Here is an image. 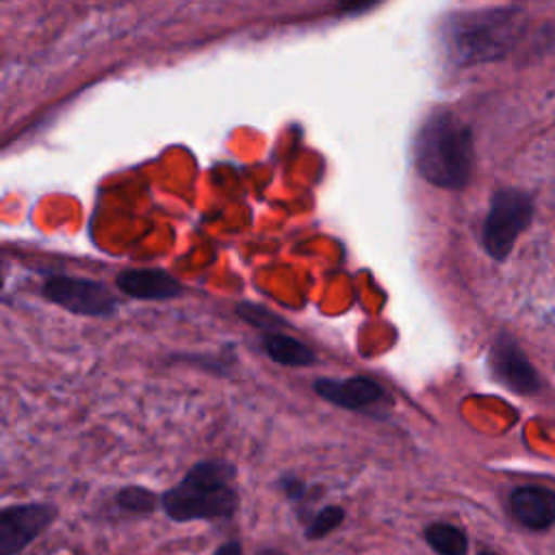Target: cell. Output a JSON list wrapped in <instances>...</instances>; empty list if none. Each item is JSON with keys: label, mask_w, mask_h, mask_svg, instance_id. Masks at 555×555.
Segmentation results:
<instances>
[{"label": "cell", "mask_w": 555, "mask_h": 555, "mask_svg": "<svg viewBox=\"0 0 555 555\" xmlns=\"http://www.w3.org/2000/svg\"><path fill=\"white\" fill-rule=\"evenodd\" d=\"M488 364H490L492 377L516 395L531 397L542 390V379L538 371L527 360L518 343L505 332H501L492 343L488 353Z\"/></svg>", "instance_id": "7"}, {"label": "cell", "mask_w": 555, "mask_h": 555, "mask_svg": "<svg viewBox=\"0 0 555 555\" xmlns=\"http://www.w3.org/2000/svg\"><path fill=\"white\" fill-rule=\"evenodd\" d=\"M212 555H243V546L238 540H225L212 551Z\"/></svg>", "instance_id": "17"}, {"label": "cell", "mask_w": 555, "mask_h": 555, "mask_svg": "<svg viewBox=\"0 0 555 555\" xmlns=\"http://www.w3.org/2000/svg\"><path fill=\"white\" fill-rule=\"evenodd\" d=\"M262 349L273 362L284 364V366H308L317 360V353L306 343H301L288 334H282V332L264 334Z\"/></svg>", "instance_id": "11"}, {"label": "cell", "mask_w": 555, "mask_h": 555, "mask_svg": "<svg viewBox=\"0 0 555 555\" xmlns=\"http://www.w3.org/2000/svg\"><path fill=\"white\" fill-rule=\"evenodd\" d=\"M423 540L436 555H468V535L453 522L434 520L425 525Z\"/></svg>", "instance_id": "12"}, {"label": "cell", "mask_w": 555, "mask_h": 555, "mask_svg": "<svg viewBox=\"0 0 555 555\" xmlns=\"http://www.w3.org/2000/svg\"><path fill=\"white\" fill-rule=\"evenodd\" d=\"M236 314L247 321L249 325L258 327V330H264V334H273L278 332L280 325H286L278 314H273L269 308L260 306V304H251V301H243V304H236Z\"/></svg>", "instance_id": "15"}, {"label": "cell", "mask_w": 555, "mask_h": 555, "mask_svg": "<svg viewBox=\"0 0 555 555\" xmlns=\"http://www.w3.org/2000/svg\"><path fill=\"white\" fill-rule=\"evenodd\" d=\"M115 503L124 514L130 516H152L156 512V507L160 505V496L156 492H152L145 486H124L117 494H115Z\"/></svg>", "instance_id": "13"}, {"label": "cell", "mask_w": 555, "mask_h": 555, "mask_svg": "<svg viewBox=\"0 0 555 555\" xmlns=\"http://www.w3.org/2000/svg\"><path fill=\"white\" fill-rule=\"evenodd\" d=\"M314 392L330 401L332 405H338L343 410H366L369 405L379 403L386 399V390L373 382L371 377L364 375H353L347 379H330V377H319L314 382Z\"/></svg>", "instance_id": "9"}, {"label": "cell", "mask_w": 555, "mask_h": 555, "mask_svg": "<svg viewBox=\"0 0 555 555\" xmlns=\"http://www.w3.org/2000/svg\"><path fill=\"white\" fill-rule=\"evenodd\" d=\"M117 286L134 297L145 301L156 299H171L182 293L180 282L158 267H141V269H126L117 275Z\"/></svg>", "instance_id": "10"}, {"label": "cell", "mask_w": 555, "mask_h": 555, "mask_svg": "<svg viewBox=\"0 0 555 555\" xmlns=\"http://www.w3.org/2000/svg\"><path fill=\"white\" fill-rule=\"evenodd\" d=\"M347 518L345 507L340 505H323L319 507L314 514H310V518L306 520V540H323L325 535H330L332 531H336Z\"/></svg>", "instance_id": "14"}, {"label": "cell", "mask_w": 555, "mask_h": 555, "mask_svg": "<svg viewBox=\"0 0 555 555\" xmlns=\"http://www.w3.org/2000/svg\"><path fill=\"white\" fill-rule=\"evenodd\" d=\"M41 295L48 301L85 317H111L119 308L113 293L102 282L89 278L50 275L41 284Z\"/></svg>", "instance_id": "5"}, {"label": "cell", "mask_w": 555, "mask_h": 555, "mask_svg": "<svg viewBox=\"0 0 555 555\" xmlns=\"http://www.w3.org/2000/svg\"><path fill=\"white\" fill-rule=\"evenodd\" d=\"M509 516L527 531H546L555 525V492L544 486H518L507 496Z\"/></svg>", "instance_id": "8"}, {"label": "cell", "mask_w": 555, "mask_h": 555, "mask_svg": "<svg viewBox=\"0 0 555 555\" xmlns=\"http://www.w3.org/2000/svg\"><path fill=\"white\" fill-rule=\"evenodd\" d=\"M278 486H280V490L284 492V496H286L288 501H301V499H306L308 486H306L299 477H295V475H284Z\"/></svg>", "instance_id": "16"}, {"label": "cell", "mask_w": 555, "mask_h": 555, "mask_svg": "<svg viewBox=\"0 0 555 555\" xmlns=\"http://www.w3.org/2000/svg\"><path fill=\"white\" fill-rule=\"evenodd\" d=\"M59 507L46 501L15 503L0 509V555H20L56 520Z\"/></svg>", "instance_id": "6"}, {"label": "cell", "mask_w": 555, "mask_h": 555, "mask_svg": "<svg viewBox=\"0 0 555 555\" xmlns=\"http://www.w3.org/2000/svg\"><path fill=\"white\" fill-rule=\"evenodd\" d=\"M473 160L470 126L447 106L431 108L414 137V167L421 178L434 186L460 191L470 180Z\"/></svg>", "instance_id": "2"}, {"label": "cell", "mask_w": 555, "mask_h": 555, "mask_svg": "<svg viewBox=\"0 0 555 555\" xmlns=\"http://www.w3.org/2000/svg\"><path fill=\"white\" fill-rule=\"evenodd\" d=\"M527 15L520 7L460 11L447 15L440 28L442 50L457 67L507 56L522 37Z\"/></svg>", "instance_id": "1"}, {"label": "cell", "mask_w": 555, "mask_h": 555, "mask_svg": "<svg viewBox=\"0 0 555 555\" xmlns=\"http://www.w3.org/2000/svg\"><path fill=\"white\" fill-rule=\"evenodd\" d=\"M533 210V197L522 189H499L492 193L481 230L483 249L492 260L503 262L512 254L516 238L531 225Z\"/></svg>", "instance_id": "4"}, {"label": "cell", "mask_w": 555, "mask_h": 555, "mask_svg": "<svg viewBox=\"0 0 555 555\" xmlns=\"http://www.w3.org/2000/svg\"><path fill=\"white\" fill-rule=\"evenodd\" d=\"M254 555H286V553H282V551H278V548H271V546H264V548L256 551Z\"/></svg>", "instance_id": "18"}, {"label": "cell", "mask_w": 555, "mask_h": 555, "mask_svg": "<svg viewBox=\"0 0 555 555\" xmlns=\"http://www.w3.org/2000/svg\"><path fill=\"white\" fill-rule=\"evenodd\" d=\"M477 555H499L496 551H492V548H481Z\"/></svg>", "instance_id": "19"}, {"label": "cell", "mask_w": 555, "mask_h": 555, "mask_svg": "<svg viewBox=\"0 0 555 555\" xmlns=\"http://www.w3.org/2000/svg\"><path fill=\"white\" fill-rule=\"evenodd\" d=\"M236 466L228 460L195 462L184 477L160 494V509L173 522L225 520L238 512Z\"/></svg>", "instance_id": "3"}]
</instances>
